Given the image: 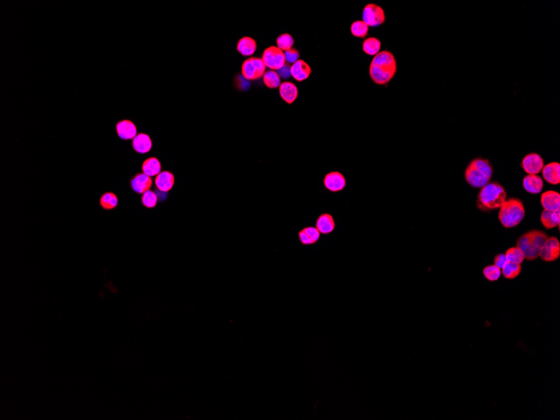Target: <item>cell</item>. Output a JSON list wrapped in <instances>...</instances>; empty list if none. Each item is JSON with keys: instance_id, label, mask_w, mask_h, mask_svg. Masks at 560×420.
I'll list each match as a JSON object with an SVG mask.
<instances>
[{"instance_id": "cell-3", "label": "cell", "mask_w": 560, "mask_h": 420, "mask_svg": "<svg viewBox=\"0 0 560 420\" xmlns=\"http://www.w3.org/2000/svg\"><path fill=\"white\" fill-rule=\"evenodd\" d=\"M493 175V167L489 160L482 158L472 159L464 171L467 183L474 188H481L489 183Z\"/></svg>"}, {"instance_id": "cell-2", "label": "cell", "mask_w": 560, "mask_h": 420, "mask_svg": "<svg viewBox=\"0 0 560 420\" xmlns=\"http://www.w3.org/2000/svg\"><path fill=\"white\" fill-rule=\"evenodd\" d=\"M507 192L504 187L497 181L489 182L480 188L477 195V207L480 211L491 212L499 209L507 200Z\"/></svg>"}, {"instance_id": "cell-1", "label": "cell", "mask_w": 560, "mask_h": 420, "mask_svg": "<svg viewBox=\"0 0 560 420\" xmlns=\"http://www.w3.org/2000/svg\"><path fill=\"white\" fill-rule=\"evenodd\" d=\"M396 73V58L388 50L380 51L371 60L369 74L372 82L377 85H387Z\"/></svg>"}, {"instance_id": "cell-34", "label": "cell", "mask_w": 560, "mask_h": 420, "mask_svg": "<svg viewBox=\"0 0 560 420\" xmlns=\"http://www.w3.org/2000/svg\"><path fill=\"white\" fill-rule=\"evenodd\" d=\"M285 56L286 62L293 65V64L295 63L297 61L300 60V56H301V54H300L298 50L294 49V48H292V49H289V50L285 51Z\"/></svg>"}, {"instance_id": "cell-26", "label": "cell", "mask_w": 560, "mask_h": 420, "mask_svg": "<svg viewBox=\"0 0 560 420\" xmlns=\"http://www.w3.org/2000/svg\"><path fill=\"white\" fill-rule=\"evenodd\" d=\"M521 264H514L510 262H508L504 265L503 268H501V275H503V277L507 280H514L521 273Z\"/></svg>"}, {"instance_id": "cell-15", "label": "cell", "mask_w": 560, "mask_h": 420, "mask_svg": "<svg viewBox=\"0 0 560 420\" xmlns=\"http://www.w3.org/2000/svg\"><path fill=\"white\" fill-rule=\"evenodd\" d=\"M116 131L118 136L123 140L134 139L137 135V127L132 121H120L116 125Z\"/></svg>"}, {"instance_id": "cell-25", "label": "cell", "mask_w": 560, "mask_h": 420, "mask_svg": "<svg viewBox=\"0 0 560 420\" xmlns=\"http://www.w3.org/2000/svg\"><path fill=\"white\" fill-rule=\"evenodd\" d=\"M381 47H382L381 41L375 37H369L365 40L362 46L363 51L368 56H372V57H375L376 54L380 52Z\"/></svg>"}, {"instance_id": "cell-21", "label": "cell", "mask_w": 560, "mask_h": 420, "mask_svg": "<svg viewBox=\"0 0 560 420\" xmlns=\"http://www.w3.org/2000/svg\"><path fill=\"white\" fill-rule=\"evenodd\" d=\"M132 146L137 153L146 154L150 152L152 149V140L148 134L141 133L137 134L135 139H133Z\"/></svg>"}, {"instance_id": "cell-13", "label": "cell", "mask_w": 560, "mask_h": 420, "mask_svg": "<svg viewBox=\"0 0 560 420\" xmlns=\"http://www.w3.org/2000/svg\"><path fill=\"white\" fill-rule=\"evenodd\" d=\"M315 227L322 235H329L335 229L334 216L330 213H322L317 218Z\"/></svg>"}, {"instance_id": "cell-14", "label": "cell", "mask_w": 560, "mask_h": 420, "mask_svg": "<svg viewBox=\"0 0 560 420\" xmlns=\"http://www.w3.org/2000/svg\"><path fill=\"white\" fill-rule=\"evenodd\" d=\"M541 205L546 211H559L560 194L554 191H545L541 196Z\"/></svg>"}, {"instance_id": "cell-10", "label": "cell", "mask_w": 560, "mask_h": 420, "mask_svg": "<svg viewBox=\"0 0 560 420\" xmlns=\"http://www.w3.org/2000/svg\"><path fill=\"white\" fill-rule=\"evenodd\" d=\"M521 166L528 175H537L544 168V159L536 153H531L524 157Z\"/></svg>"}, {"instance_id": "cell-29", "label": "cell", "mask_w": 560, "mask_h": 420, "mask_svg": "<svg viewBox=\"0 0 560 420\" xmlns=\"http://www.w3.org/2000/svg\"><path fill=\"white\" fill-rule=\"evenodd\" d=\"M351 34L358 38H365L369 32V26L364 21H357L351 26Z\"/></svg>"}, {"instance_id": "cell-5", "label": "cell", "mask_w": 560, "mask_h": 420, "mask_svg": "<svg viewBox=\"0 0 560 420\" xmlns=\"http://www.w3.org/2000/svg\"><path fill=\"white\" fill-rule=\"evenodd\" d=\"M525 216L524 205L518 198L507 199L499 208L498 219L505 228L517 227Z\"/></svg>"}, {"instance_id": "cell-28", "label": "cell", "mask_w": 560, "mask_h": 420, "mask_svg": "<svg viewBox=\"0 0 560 420\" xmlns=\"http://www.w3.org/2000/svg\"><path fill=\"white\" fill-rule=\"evenodd\" d=\"M263 79H264L265 86L270 89L279 87L280 84L282 83L279 76L275 70H269L266 71V72L264 73Z\"/></svg>"}, {"instance_id": "cell-31", "label": "cell", "mask_w": 560, "mask_h": 420, "mask_svg": "<svg viewBox=\"0 0 560 420\" xmlns=\"http://www.w3.org/2000/svg\"><path fill=\"white\" fill-rule=\"evenodd\" d=\"M483 275L487 280L491 282H495L501 277V269L495 264H491L484 268Z\"/></svg>"}, {"instance_id": "cell-20", "label": "cell", "mask_w": 560, "mask_h": 420, "mask_svg": "<svg viewBox=\"0 0 560 420\" xmlns=\"http://www.w3.org/2000/svg\"><path fill=\"white\" fill-rule=\"evenodd\" d=\"M155 186L160 191L168 192L173 188L175 184V176L170 171H161L156 176L155 180Z\"/></svg>"}, {"instance_id": "cell-17", "label": "cell", "mask_w": 560, "mask_h": 420, "mask_svg": "<svg viewBox=\"0 0 560 420\" xmlns=\"http://www.w3.org/2000/svg\"><path fill=\"white\" fill-rule=\"evenodd\" d=\"M278 88H279L280 97L285 102H287L288 104H292L298 98V88L296 85L294 84L293 82H282Z\"/></svg>"}, {"instance_id": "cell-30", "label": "cell", "mask_w": 560, "mask_h": 420, "mask_svg": "<svg viewBox=\"0 0 560 420\" xmlns=\"http://www.w3.org/2000/svg\"><path fill=\"white\" fill-rule=\"evenodd\" d=\"M505 256L508 262L517 264H522L525 259L524 253L517 247H513L507 250Z\"/></svg>"}, {"instance_id": "cell-11", "label": "cell", "mask_w": 560, "mask_h": 420, "mask_svg": "<svg viewBox=\"0 0 560 420\" xmlns=\"http://www.w3.org/2000/svg\"><path fill=\"white\" fill-rule=\"evenodd\" d=\"M324 186L330 192H340L346 188V177L339 171H332L324 178Z\"/></svg>"}, {"instance_id": "cell-27", "label": "cell", "mask_w": 560, "mask_h": 420, "mask_svg": "<svg viewBox=\"0 0 560 420\" xmlns=\"http://www.w3.org/2000/svg\"><path fill=\"white\" fill-rule=\"evenodd\" d=\"M119 204V199L117 195L113 192H107L103 194L100 198L101 207L106 211H112L115 209Z\"/></svg>"}, {"instance_id": "cell-22", "label": "cell", "mask_w": 560, "mask_h": 420, "mask_svg": "<svg viewBox=\"0 0 560 420\" xmlns=\"http://www.w3.org/2000/svg\"><path fill=\"white\" fill-rule=\"evenodd\" d=\"M237 50L244 57H251L256 52L257 43L251 37H242L237 43Z\"/></svg>"}, {"instance_id": "cell-32", "label": "cell", "mask_w": 560, "mask_h": 420, "mask_svg": "<svg viewBox=\"0 0 560 420\" xmlns=\"http://www.w3.org/2000/svg\"><path fill=\"white\" fill-rule=\"evenodd\" d=\"M276 43H277V47L279 48L280 50L286 51L289 49H292L294 46V40L289 34H283L277 38Z\"/></svg>"}, {"instance_id": "cell-12", "label": "cell", "mask_w": 560, "mask_h": 420, "mask_svg": "<svg viewBox=\"0 0 560 420\" xmlns=\"http://www.w3.org/2000/svg\"><path fill=\"white\" fill-rule=\"evenodd\" d=\"M153 180L151 177L144 173L137 174L130 181V186L133 191L138 194H144L150 191L152 187Z\"/></svg>"}, {"instance_id": "cell-38", "label": "cell", "mask_w": 560, "mask_h": 420, "mask_svg": "<svg viewBox=\"0 0 560 420\" xmlns=\"http://www.w3.org/2000/svg\"><path fill=\"white\" fill-rule=\"evenodd\" d=\"M493 262H494L495 265L497 266L499 268L501 269V268H503L504 265L508 263V260L506 258L505 253H499V254L495 256Z\"/></svg>"}, {"instance_id": "cell-9", "label": "cell", "mask_w": 560, "mask_h": 420, "mask_svg": "<svg viewBox=\"0 0 560 420\" xmlns=\"http://www.w3.org/2000/svg\"><path fill=\"white\" fill-rule=\"evenodd\" d=\"M560 255V243L555 236L548 238L540 251L539 257L544 262H553L558 259Z\"/></svg>"}, {"instance_id": "cell-35", "label": "cell", "mask_w": 560, "mask_h": 420, "mask_svg": "<svg viewBox=\"0 0 560 420\" xmlns=\"http://www.w3.org/2000/svg\"><path fill=\"white\" fill-rule=\"evenodd\" d=\"M304 231L308 234V236H310L314 244L319 242L321 239V232L318 231L316 227H306L304 228Z\"/></svg>"}, {"instance_id": "cell-16", "label": "cell", "mask_w": 560, "mask_h": 420, "mask_svg": "<svg viewBox=\"0 0 560 420\" xmlns=\"http://www.w3.org/2000/svg\"><path fill=\"white\" fill-rule=\"evenodd\" d=\"M543 177L548 183L558 185L560 183V163L552 162L544 166L542 170Z\"/></svg>"}, {"instance_id": "cell-8", "label": "cell", "mask_w": 560, "mask_h": 420, "mask_svg": "<svg viewBox=\"0 0 560 420\" xmlns=\"http://www.w3.org/2000/svg\"><path fill=\"white\" fill-rule=\"evenodd\" d=\"M385 21L386 16L383 8L374 4H368L365 6L362 13V21H364L368 26L378 27L383 25Z\"/></svg>"}, {"instance_id": "cell-4", "label": "cell", "mask_w": 560, "mask_h": 420, "mask_svg": "<svg viewBox=\"0 0 560 420\" xmlns=\"http://www.w3.org/2000/svg\"><path fill=\"white\" fill-rule=\"evenodd\" d=\"M549 236L540 230H531L521 235L517 241V247L524 254L525 259L533 261L539 257L540 251Z\"/></svg>"}, {"instance_id": "cell-7", "label": "cell", "mask_w": 560, "mask_h": 420, "mask_svg": "<svg viewBox=\"0 0 560 420\" xmlns=\"http://www.w3.org/2000/svg\"><path fill=\"white\" fill-rule=\"evenodd\" d=\"M263 62L270 70H278L286 63L285 52L277 46H270L263 53Z\"/></svg>"}, {"instance_id": "cell-23", "label": "cell", "mask_w": 560, "mask_h": 420, "mask_svg": "<svg viewBox=\"0 0 560 420\" xmlns=\"http://www.w3.org/2000/svg\"><path fill=\"white\" fill-rule=\"evenodd\" d=\"M540 220L546 229H553L554 227H559V211H551L544 210L541 214Z\"/></svg>"}, {"instance_id": "cell-19", "label": "cell", "mask_w": 560, "mask_h": 420, "mask_svg": "<svg viewBox=\"0 0 560 420\" xmlns=\"http://www.w3.org/2000/svg\"><path fill=\"white\" fill-rule=\"evenodd\" d=\"M522 185L528 193L538 194L544 188V180L537 175H528L524 177Z\"/></svg>"}, {"instance_id": "cell-18", "label": "cell", "mask_w": 560, "mask_h": 420, "mask_svg": "<svg viewBox=\"0 0 560 420\" xmlns=\"http://www.w3.org/2000/svg\"><path fill=\"white\" fill-rule=\"evenodd\" d=\"M311 68L303 60H298L291 66V75L298 82L308 79L311 74Z\"/></svg>"}, {"instance_id": "cell-36", "label": "cell", "mask_w": 560, "mask_h": 420, "mask_svg": "<svg viewBox=\"0 0 560 420\" xmlns=\"http://www.w3.org/2000/svg\"><path fill=\"white\" fill-rule=\"evenodd\" d=\"M298 240H300V242H301L302 245H314V243H313L312 240L310 239V236H308V234L304 231V229H302L298 232Z\"/></svg>"}, {"instance_id": "cell-6", "label": "cell", "mask_w": 560, "mask_h": 420, "mask_svg": "<svg viewBox=\"0 0 560 420\" xmlns=\"http://www.w3.org/2000/svg\"><path fill=\"white\" fill-rule=\"evenodd\" d=\"M266 72V66L263 60L258 57H250L244 61L241 66V74L245 79L249 81L259 79Z\"/></svg>"}, {"instance_id": "cell-33", "label": "cell", "mask_w": 560, "mask_h": 420, "mask_svg": "<svg viewBox=\"0 0 560 420\" xmlns=\"http://www.w3.org/2000/svg\"><path fill=\"white\" fill-rule=\"evenodd\" d=\"M157 202L158 195L155 191L150 190L144 192L142 195V203L144 205V207L147 208H154L156 207Z\"/></svg>"}, {"instance_id": "cell-24", "label": "cell", "mask_w": 560, "mask_h": 420, "mask_svg": "<svg viewBox=\"0 0 560 420\" xmlns=\"http://www.w3.org/2000/svg\"><path fill=\"white\" fill-rule=\"evenodd\" d=\"M142 171L150 177L157 176L161 172V163L157 158L151 157L144 160L142 166Z\"/></svg>"}, {"instance_id": "cell-37", "label": "cell", "mask_w": 560, "mask_h": 420, "mask_svg": "<svg viewBox=\"0 0 560 420\" xmlns=\"http://www.w3.org/2000/svg\"><path fill=\"white\" fill-rule=\"evenodd\" d=\"M278 76L284 79H289L291 75V66L290 64L285 63V66H283L282 68H280L279 70H277Z\"/></svg>"}]
</instances>
